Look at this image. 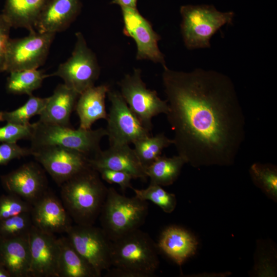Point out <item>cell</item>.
<instances>
[{"label":"cell","mask_w":277,"mask_h":277,"mask_svg":"<svg viewBox=\"0 0 277 277\" xmlns=\"http://www.w3.org/2000/svg\"><path fill=\"white\" fill-rule=\"evenodd\" d=\"M137 197L145 201H151L167 213H171L176 206L175 194L165 190L161 186L150 183L145 189L131 188Z\"/></svg>","instance_id":"30"},{"label":"cell","mask_w":277,"mask_h":277,"mask_svg":"<svg viewBox=\"0 0 277 277\" xmlns=\"http://www.w3.org/2000/svg\"><path fill=\"white\" fill-rule=\"evenodd\" d=\"M4 188L31 205L48 190L44 170L38 164L30 162L1 176Z\"/></svg>","instance_id":"15"},{"label":"cell","mask_w":277,"mask_h":277,"mask_svg":"<svg viewBox=\"0 0 277 277\" xmlns=\"http://www.w3.org/2000/svg\"><path fill=\"white\" fill-rule=\"evenodd\" d=\"M82 7L81 0H49L37 19L35 30L40 33L63 31L76 19Z\"/></svg>","instance_id":"18"},{"label":"cell","mask_w":277,"mask_h":277,"mask_svg":"<svg viewBox=\"0 0 277 277\" xmlns=\"http://www.w3.org/2000/svg\"><path fill=\"white\" fill-rule=\"evenodd\" d=\"M148 213L147 201L126 196L110 187L98 217L101 228L113 241L139 229Z\"/></svg>","instance_id":"4"},{"label":"cell","mask_w":277,"mask_h":277,"mask_svg":"<svg viewBox=\"0 0 277 277\" xmlns=\"http://www.w3.org/2000/svg\"><path fill=\"white\" fill-rule=\"evenodd\" d=\"M49 0H6L2 14L11 27L24 28L29 32Z\"/></svg>","instance_id":"23"},{"label":"cell","mask_w":277,"mask_h":277,"mask_svg":"<svg viewBox=\"0 0 277 277\" xmlns=\"http://www.w3.org/2000/svg\"><path fill=\"white\" fill-rule=\"evenodd\" d=\"M60 187L61 201L72 221L78 225H94L108 191L98 172L89 166Z\"/></svg>","instance_id":"3"},{"label":"cell","mask_w":277,"mask_h":277,"mask_svg":"<svg viewBox=\"0 0 277 277\" xmlns=\"http://www.w3.org/2000/svg\"><path fill=\"white\" fill-rule=\"evenodd\" d=\"M254 184L274 201L277 200V169L271 164L255 163L250 168Z\"/></svg>","instance_id":"29"},{"label":"cell","mask_w":277,"mask_h":277,"mask_svg":"<svg viewBox=\"0 0 277 277\" xmlns=\"http://www.w3.org/2000/svg\"><path fill=\"white\" fill-rule=\"evenodd\" d=\"M75 36L71 56L48 76L61 77L66 86L80 94L94 86L100 74V67L95 54L88 47L83 34L76 32Z\"/></svg>","instance_id":"8"},{"label":"cell","mask_w":277,"mask_h":277,"mask_svg":"<svg viewBox=\"0 0 277 277\" xmlns=\"http://www.w3.org/2000/svg\"><path fill=\"white\" fill-rule=\"evenodd\" d=\"M109 90L107 85L94 86L80 94L75 107L80 120L78 128L89 130L96 121L107 119L105 98Z\"/></svg>","instance_id":"22"},{"label":"cell","mask_w":277,"mask_h":277,"mask_svg":"<svg viewBox=\"0 0 277 277\" xmlns=\"http://www.w3.org/2000/svg\"><path fill=\"white\" fill-rule=\"evenodd\" d=\"M107 135L106 129H74L71 127L44 123H33L31 150L46 146L55 145L79 151L89 159L101 150L100 142Z\"/></svg>","instance_id":"6"},{"label":"cell","mask_w":277,"mask_h":277,"mask_svg":"<svg viewBox=\"0 0 277 277\" xmlns=\"http://www.w3.org/2000/svg\"><path fill=\"white\" fill-rule=\"evenodd\" d=\"M58 240V277H98L93 267L74 248L66 236L59 238Z\"/></svg>","instance_id":"24"},{"label":"cell","mask_w":277,"mask_h":277,"mask_svg":"<svg viewBox=\"0 0 277 277\" xmlns=\"http://www.w3.org/2000/svg\"><path fill=\"white\" fill-rule=\"evenodd\" d=\"M9 276H11L10 274L5 267L0 263V277Z\"/></svg>","instance_id":"38"},{"label":"cell","mask_w":277,"mask_h":277,"mask_svg":"<svg viewBox=\"0 0 277 277\" xmlns=\"http://www.w3.org/2000/svg\"><path fill=\"white\" fill-rule=\"evenodd\" d=\"M156 244L166 255L181 266L188 258L194 254L197 243L187 230L172 225L162 231Z\"/></svg>","instance_id":"20"},{"label":"cell","mask_w":277,"mask_h":277,"mask_svg":"<svg viewBox=\"0 0 277 277\" xmlns=\"http://www.w3.org/2000/svg\"><path fill=\"white\" fill-rule=\"evenodd\" d=\"M33 226L31 212L22 213L1 220V239L27 236Z\"/></svg>","instance_id":"31"},{"label":"cell","mask_w":277,"mask_h":277,"mask_svg":"<svg viewBox=\"0 0 277 277\" xmlns=\"http://www.w3.org/2000/svg\"><path fill=\"white\" fill-rule=\"evenodd\" d=\"M162 81L178 155L194 167L233 164L245 137V118L229 77L212 70L163 68Z\"/></svg>","instance_id":"1"},{"label":"cell","mask_w":277,"mask_h":277,"mask_svg":"<svg viewBox=\"0 0 277 277\" xmlns=\"http://www.w3.org/2000/svg\"><path fill=\"white\" fill-rule=\"evenodd\" d=\"M157 244L139 229L112 241L109 277H150L159 267Z\"/></svg>","instance_id":"2"},{"label":"cell","mask_w":277,"mask_h":277,"mask_svg":"<svg viewBox=\"0 0 277 277\" xmlns=\"http://www.w3.org/2000/svg\"><path fill=\"white\" fill-rule=\"evenodd\" d=\"M30 148L21 147L16 143H2L0 145V165H7L14 159L32 155Z\"/></svg>","instance_id":"34"},{"label":"cell","mask_w":277,"mask_h":277,"mask_svg":"<svg viewBox=\"0 0 277 277\" xmlns=\"http://www.w3.org/2000/svg\"><path fill=\"white\" fill-rule=\"evenodd\" d=\"M78 252L94 269L98 277L111 267L112 241L102 228L75 224L66 232Z\"/></svg>","instance_id":"9"},{"label":"cell","mask_w":277,"mask_h":277,"mask_svg":"<svg viewBox=\"0 0 277 277\" xmlns=\"http://www.w3.org/2000/svg\"><path fill=\"white\" fill-rule=\"evenodd\" d=\"M96 171L101 179L109 184L118 185L123 191L132 188L131 181L133 178L128 173L108 169H100Z\"/></svg>","instance_id":"35"},{"label":"cell","mask_w":277,"mask_h":277,"mask_svg":"<svg viewBox=\"0 0 277 277\" xmlns=\"http://www.w3.org/2000/svg\"><path fill=\"white\" fill-rule=\"evenodd\" d=\"M133 144L137 156L145 168L161 155L164 149L173 144V140L162 132L142 138Z\"/></svg>","instance_id":"27"},{"label":"cell","mask_w":277,"mask_h":277,"mask_svg":"<svg viewBox=\"0 0 277 277\" xmlns=\"http://www.w3.org/2000/svg\"><path fill=\"white\" fill-rule=\"evenodd\" d=\"M48 97L42 98L31 95L22 106L11 111H0V121L19 125H28L30 120L39 115L44 108Z\"/></svg>","instance_id":"28"},{"label":"cell","mask_w":277,"mask_h":277,"mask_svg":"<svg viewBox=\"0 0 277 277\" xmlns=\"http://www.w3.org/2000/svg\"><path fill=\"white\" fill-rule=\"evenodd\" d=\"M124 23L123 33L133 39L137 47L136 58L149 60L166 67L165 56L159 49L160 35L137 8L121 7Z\"/></svg>","instance_id":"13"},{"label":"cell","mask_w":277,"mask_h":277,"mask_svg":"<svg viewBox=\"0 0 277 277\" xmlns=\"http://www.w3.org/2000/svg\"><path fill=\"white\" fill-rule=\"evenodd\" d=\"M30 261L28 235L1 239L0 263L11 276L29 277Z\"/></svg>","instance_id":"21"},{"label":"cell","mask_w":277,"mask_h":277,"mask_svg":"<svg viewBox=\"0 0 277 277\" xmlns=\"http://www.w3.org/2000/svg\"><path fill=\"white\" fill-rule=\"evenodd\" d=\"M89 162L96 170L108 169L123 171L130 174L133 179H140L143 181L148 178L134 149L129 145L110 146L108 149L101 150L89 159Z\"/></svg>","instance_id":"17"},{"label":"cell","mask_w":277,"mask_h":277,"mask_svg":"<svg viewBox=\"0 0 277 277\" xmlns=\"http://www.w3.org/2000/svg\"><path fill=\"white\" fill-rule=\"evenodd\" d=\"M33 132V123L23 125L7 123L0 127V142L2 143H16L21 140H29Z\"/></svg>","instance_id":"33"},{"label":"cell","mask_w":277,"mask_h":277,"mask_svg":"<svg viewBox=\"0 0 277 277\" xmlns=\"http://www.w3.org/2000/svg\"><path fill=\"white\" fill-rule=\"evenodd\" d=\"M31 215L34 226L53 234L66 233L72 225L62 201L49 190L32 205Z\"/></svg>","instance_id":"16"},{"label":"cell","mask_w":277,"mask_h":277,"mask_svg":"<svg viewBox=\"0 0 277 277\" xmlns=\"http://www.w3.org/2000/svg\"><path fill=\"white\" fill-rule=\"evenodd\" d=\"M140 68H134L118 82L120 93L129 108L148 131L152 130V118L169 110L166 101L157 95L156 91L147 88L141 76Z\"/></svg>","instance_id":"7"},{"label":"cell","mask_w":277,"mask_h":277,"mask_svg":"<svg viewBox=\"0 0 277 277\" xmlns=\"http://www.w3.org/2000/svg\"><path fill=\"white\" fill-rule=\"evenodd\" d=\"M138 0H112L110 4L117 5L120 7L137 8Z\"/></svg>","instance_id":"37"},{"label":"cell","mask_w":277,"mask_h":277,"mask_svg":"<svg viewBox=\"0 0 277 277\" xmlns=\"http://www.w3.org/2000/svg\"><path fill=\"white\" fill-rule=\"evenodd\" d=\"M107 96L111 106L106 129L110 146L133 144L150 135V131L131 111L119 91L110 89Z\"/></svg>","instance_id":"11"},{"label":"cell","mask_w":277,"mask_h":277,"mask_svg":"<svg viewBox=\"0 0 277 277\" xmlns=\"http://www.w3.org/2000/svg\"><path fill=\"white\" fill-rule=\"evenodd\" d=\"M31 151L35 160L59 186L91 166L89 158L75 150L50 145L41 147Z\"/></svg>","instance_id":"12"},{"label":"cell","mask_w":277,"mask_h":277,"mask_svg":"<svg viewBox=\"0 0 277 277\" xmlns=\"http://www.w3.org/2000/svg\"><path fill=\"white\" fill-rule=\"evenodd\" d=\"M55 35L34 31L23 38H10L6 51L5 72L36 69L43 65Z\"/></svg>","instance_id":"10"},{"label":"cell","mask_w":277,"mask_h":277,"mask_svg":"<svg viewBox=\"0 0 277 277\" xmlns=\"http://www.w3.org/2000/svg\"><path fill=\"white\" fill-rule=\"evenodd\" d=\"M28 241L31 259L29 277H58V238L33 226Z\"/></svg>","instance_id":"14"},{"label":"cell","mask_w":277,"mask_h":277,"mask_svg":"<svg viewBox=\"0 0 277 277\" xmlns=\"http://www.w3.org/2000/svg\"><path fill=\"white\" fill-rule=\"evenodd\" d=\"M80 94L64 83L58 85L40 113L38 121L71 127L70 118Z\"/></svg>","instance_id":"19"},{"label":"cell","mask_w":277,"mask_h":277,"mask_svg":"<svg viewBox=\"0 0 277 277\" xmlns=\"http://www.w3.org/2000/svg\"><path fill=\"white\" fill-rule=\"evenodd\" d=\"M48 76L43 71L27 69L10 73L6 83V90L11 94L32 95L39 88L44 78Z\"/></svg>","instance_id":"26"},{"label":"cell","mask_w":277,"mask_h":277,"mask_svg":"<svg viewBox=\"0 0 277 277\" xmlns=\"http://www.w3.org/2000/svg\"><path fill=\"white\" fill-rule=\"evenodd\" d=\"M11 26L0 14V73L5 72V63L7 48L9 41L10 30Z\"/></svg>","instance_id":"36"},{"label":"cell","mask_w":277,"mask_h":277,"mask_svg":"<svg viewBox=\"0 0 277 277\" xmlns=\"http://www.w3.org/2000/svg\"><path fill=\"white\" fill-rule=\"evenodd\" d=\"M180 29L183 41L188 50L207 49L212 37L225 25L232 23V11L221 12L209 5H185L180 9Z\"/></svg>","instance_id":"5"},{"label":"cell","mask_w":277,"mask_h":277,"mask_svg":"<svg viewBox=\"0 0 277 277\" xmlns=\"http://www.w3.org/2000/svg\"><path fill=\"white\" fill-rule=\"evenodd\" d=\"M32 205L15 194L0 197V221L25 213L31 212Z\"/></svg>","instance_id":"32"},{"label":"cell","mask_w":277,"mask_h":277,"mask_svg":"<svg viewBox=\"0 0 277 277\" xmlns=\"http://www.w3.org/2000/svg\"><path fill=\"white\" fill-rule=\"evenodd\" d=\"M185 164V160L179 155L171 157L161 155L145 170L150 183L166 186L177 180Z\"/></svg>","instance_id":"25"}]
</instances>
